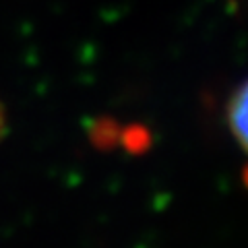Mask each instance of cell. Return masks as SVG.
Here are the masks:
<instances>
[{
    "label": "cell",
    "instance_id": "6da1fadb",
    "mask_svg": "<svg viewBox=\"0 0 248 248\" xmlns=\"http://www.w3.org/2000/svg\"><path fill=\"white\" fill-rule=\"evenodd\" d=\"M228 122L236 143L248 155V81H244L230 97Z\"/></svg>",
    "mask_w": 248,
    "mask_h": 248
}]
</instances>
